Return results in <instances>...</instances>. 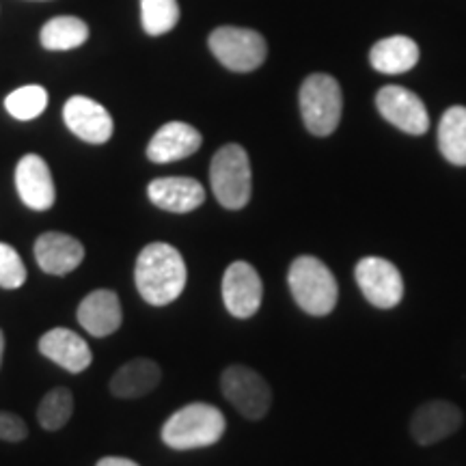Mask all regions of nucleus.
Wrapping results in <instances>:
<instances>
[{
  "instance_id": "1",
  "label": "nucleus",
  "mask_w": 466,
  "mask_h": 466,
  "mask_svg": "<svg viewBox=\"0 0 466 466\" xmlns=\"http://www.w3.org/2000/svg\"><path fill=\"white\" fill-rule=\"evenodd\" d=\"M186 264L182 253L167 242H151L141 250L134 268V281L145 302L165 307L177 300L186 288Z\"/></svg>"
},
{
  "instance_id": "2",
  "label": "nucleus",
  "mask_w": 466,
  "mask_h": 466,
  "mask_svg": "<svg viewBox=\"0 0 466 466\" xmlns=\"http://www.w3.org/2000/svg\"><path fill=\"white\" fill-rule=\"evenodd\" d=\"M227 430L225 415L212 404H188L179 408L162 425V441L171 450L188 451L209 447L223 439Z\"/></svg>"
},
{
  "instance_id": "3",
  "label": "nucleus",
  "mask_w": 466,
  "mask_h": 466,
  "mask_svg": "<svg viewBox=\"0 0 466 466\" xmlns=\"http://www.w3.org/2000/svg\"><path fill=\"white\" fill-rule=\"evenodd\" d=\"M289 291L309 316H329L339 299V285L329 266L311 255H300L291 261L288 272Z\"/></svg>"
},
{
  "instance_id": "4",
  "label": "nucleus",
  "mask_w": 466,
  "mask_h": 466,
  "mask_svg": "<svg viewBox=\"0 0 466 466\" xmlns=\"http://www.w3.org/2000/svg\"><path fill=\"white\" fill-rule=\"evenodd\" d=\"M209 184L217 201L227 209H242L253 192L248 154L242 145L229 143L220 147L209 167Z\"/></svg>"
},
{
  "instance_id": "5",
  "label": "nucleus",
  "mask_w": 466,
  "mask_h": 466,
  "mask_svg": "<svg viewBox=\"0 0 466 466\" xmlns=\"http://www.w3.org/2000/svg\"><path fill=\"white\" fill-rule=\"evenodd\" d=\"M300 115L305 127L316 137H329L337 130L341 121L343 96L341 86L333 76L311 74L302 83L300 93Z\"/></svg>"
},
{
  "instance_id": "6",
  "label": "nucleus",
  "mask_w": 466,
  "mask_h": 466,
  "mask_svg": "<svg viewBox=\"0 0 466 466\" xmlns=\"http://www.w3.org/2000/svg\"><path fill=\"white\" fill-rule=\"evenodd\" d=\"M209 50L220 66L238 74H248L266 61L268 46L258 31L238 26H220L208 39Z\"/></svg>"
},
{
  "instance_id": "7",
  "label": "nucleus",
  "mask_w": 466,
  "mask_h": 466,
  "mask_svg": "<svg viewBox=\"0 0 466 466\" xmlns=\"http://www.w3.org/2000/svg\"><path fill=\"white\" fill-rule=\"evenodd\" d=\"M220 391L229 404L250 421H259L268 415L272 404V391L266 378L247 365L227 367L220 376Z\"/></svg>"
},
{
  "instance_id": "8",
  "label": "nucleus",
  "mask_w": 466,
  "mask_h": 466,
  "mask_svg": "<svg viewBox=\"0 0 466 466\" xmlns=\"http://www.w3.org/2000/svg\"><path fill=\"white\" fill-rule=\"evenodd\" d=\"M360 291L378 309H393L404 296V281L391 261L382 258H363L354 270Z\"/></svg>"
},
{
  "instance_id": "9",
  "label": "nucleus",
  "mask_w": 466,
  "mask_h": 466,
  "mask_svg": "<svg viewBox=\"0 0 466 466\" xmlns=\"http://www.w3.org/2000/svg\"><path fill=\"white\" fill-rule=\"evenodd\" d=\"M376 106L384 119L401 132L412 134V137H421V134L428 132V108H425L421 97L404 89V86H382L376 96Z\"/></svg>"
},
{
  "instance_id": "10",
  "label": "nucleus",
  "mask_w": 466,
  "mask_h": 466,
  "mask_svg": "<svg viewBox=\"0 0 466 466\" xmlns=\"http://www.w3.org/2000/svg\"><path fill=\"white\" fill-rule=\"evenodd\" d=\"M264 285L259 272L248 261H233L223 277V300L227 311L238 319H248L259 311Z\"/></svg>"
},
{
  "instance_id": "11",
  "label": "nucleus",
  "mask_w": 466,
  "mask_h": 466,
  "mask_svg": "<svg viewBox=\"0 0 466 466\" xmlns=\"http://www.w3.org/2000/svg\"><path fill=\"white\" fill-rule=\"evenodd\" d=\"M462 410L445 400H432L419 406L410 419V434L419 445H434L462 428Z\"/></svg>"
},
{
  "instance_id": "12",
  "label": "nucleus",
  "mask_w": 466,
  "mask_h": 466,
  "mask_svg": "<svg viewBox=\"0 0 466 466\" xmlns=\"http://www.w3.org/2000/svg\"><path fill=\"white\" fill-rule=\"evenodd\" d=\"M63 119L76 137L91 145L106 143L115 130L108 110L85 96L69 97L63 106Z\"/></svg>"
},
{
  "instance_id": "13",
  "label": "nucleus",
  "mask_w": 466,
  "mask_h": 466,
  "mask_svg": "<svg viewBox=\"0 0 466 466\" xmlns=\"http://www.w3.org/2000/svg\"><path fill=\"white\" fill-rule=\"evenodd\" d=\"M15 188L22 203L35 212H46L55 206L56 190L50 167L37 154H26L15 167Z\"/></svg>"
},
{
  "instance_id": "14",
  "label": "nucleus",
  "mask_w": 466,
  "mask_h": 466,
  "mask_svg": "<svg viewBox=\"0 0 466 466\" xmlns=\"http://www.w3.org/2000/svg\"><path fill=\"white\" fill-rule=\"evenodd\" d=\"M35 259L48 275L63 277L76 270L85 259L83 242L58 231L42 233L35 242Z\"/></svg>"
},
{
  "instance_id": "15",
  "label": "nucleus",
  "mask_w": 466,
  "mask_h": 466,
  "mask_svg": "<svg viewBox=\"0 0 466 466\" xmlns=\"http://www.w3.org/2000/svg\"><path fill=\"white\" fill-rule=\"evenodd\" d=\"M203 138L197 127H192L184 121H168L151 137L147 145V158L156 165H168L188 158L201 147Z\"/></svg>"
},
{
  "instance_id": "16",
  "label": "nucleus",
  "mask_w": 466,
  "mask_h": 466,
  "mask_svg": "<svg viewBox=\"0 0 466 466\" xmlns=\"http://www.w3.org/2000/svg\"><path fill=\"white\" fill-rule=\"evenodd\" d=\"M149 201L173 214H186L203 206L206 188L195 177H160L147 186Z\"/></svg>"
},
{
  "instance_id": "17",
  "label": "nucleus",
  "mask_w": 466,
  "mask_h": 466,
  "mask_svg": "<svg viewBox=\"0 0 466 466\" xmlns=\"http://www.w3.org/2000/svg\"><path fill=\"white\" fill-rule=\"evenodd\" d=\"M39 352L69 374H80L93 360L89 343L69 329H52L44 333L39 339Z\"/></svg>"
},
{
  "instance_id": "18",
  "label": "nucleus",
  "mask_w": 466,
  "mask_h": 466,
  "mask_svg": "<svg viewBox=\"0 0 466 466\" xmlns=\"http://www.w3.org/2000/svg\"><path fill=\"white\" fill-rule=\"evenodd\" d=\"M124 322L119 296L110 289H96L78 305V324L93 337H108Z\"/></svg>"
},
{
  "instance_id": "19",
  "label": "nucleus",
  "mask_w": 466,
  "mask_h": 466,
  "mask_svg": "<svg viewBox=\"0 0 466 466\" xmlns=\"http://www.w3.org/2000/svg\"><path fill=\"white\" fill-rule=\"evenodd\" d=\"M160 365L151 359H132L110 378V393L121 400H137L160 384Z\"/></svg>"
},
{
  "instance_id": "20",
  "label": "nucleus",
  "mask_w": 466,
  "mask_h": 466,
  "mask_svg": "<svg viewBox=\"0 0 466 466\" xmlns=\"http://www.w3.org/2000/svg\"><path fill=\"white\" fill-rule=\"evenodd\" d=\"M370 63L380 74H406L419 63V46L406 35H393V37L380 39L370 50Z\"/></svg>"
},
{
  "instance_id": "21",
  "label": "nucleus",
  "mask_w": 466,
  "mask_h": 466,
  "mask_svg": "<svg viewBox=\"0 0 466 466\" xmlns=\"http://www.w3.org/2000/svg\"><path fill=\"white\" fill-rule=\"evenodd\" d=\"M439 149L447 162L466 167V106L445 110L439 124Z\"/></svg>"
},
{
  "instance_id": "22",
  "label": "nucleus",
  "mask_w": 466,
  "mask_h": 466,
  "mask_svg": "<svg viewBox=\"0 0 466 466\" xmlns=\"http://www.w3.org/2000/svg\"><path fill=\"white\" fill-rule=\"evenodd\" d=\"M39 39H42L46 50H74L80 48L89 39V26H86L85 20L76 15H56L46 22Z\"/></svg>"
},
{
  "instance_id": "23",
  "label": "nucleus",
  "mask_w": 466,
  "mask_h": 466,
  "mask_svg": "<svg viewBox=\"0 0 466 466\" xmlns=\"http://www.w3.org/2000/svg\"><path fill=\"white\" fill-rule=\"evenodd\" d=\"M48 106V91L39 85H26L5 97V108L17 121L37 119Z\"/></svg>"
},
{
  "instance_id": "24",
  "label": "nucleus",
  "mask_w": 466,
  "mask_h": 466,
  "mask_svg": "<svg viewBox=\"0 0 466 466\" xmlns=\"http://www.w3.org/2000/svg\"><path fill=\"white\" fill-rule=\"evenodd\" d=\"M179 22L177 0H141V25L151 37L173 31Z\"/></svg>"
},
{
  "instance_id": "25",
  "label": "nucleus",
  "mask_w": 466,
  "mask_h": 466,
  "mask_svg": "<svg viewBox=\"0 0 466 466\" xmlns=\"http://www.w3.org/2000/svg\"><path fill=\"white\" fill-rule=\"evenodd\" d=\"M74 412V395L66 387H56L44 395L42 404L37 408V419L44 430H61Z\"/></svg>"
},
{
  "instance_id": "26",
  "label": "nucleus",
  "mask_w": 466,
  "mask_h": 466,
  "mask_svg": "<svg viewBox=\"0 0 466 466\" xmlns=\"http://www.w3.org/2000/svg\"><path fill=\"white\" fill-rule=\"evenodd\" d=\"M26 281V268L17 250L9 244L0 242V288L17 289Z\"/></svg>"
},
{
  "instance_id": "27",
  "label": "nucleus",
  "mask_w": 466,
  "mask_h": 466,
  "mask_svg": "<svg viewBox=\"0 0 466 466\" xmlns=\"http://www.w3.org/2000/svg\"><path fill=\"white\" fill-rule=\"evenodd\" d=\"M28 436L26 423L22 421V417L14 415V412L0 410V441L7 442H20Z\"/></svg>"
},
{
  "instance_id": "28",
  "label": "nucleus",
  "mask_w": 466,
  "mask_h": 466,
  "mask_svg": "<svg viewBox=\"0 0 466 466\" xmlns=\"http://www.w3.org/2000/svg\"><path fill=\"white\" fill-rule=\"evenodd\" d=\"M97 466H138L134 460H127V458H116V456H108V458H102Z\"/></svg>"
},
{
  "instance_id": "29",
  "label": "nucleus",
  "mask_w": 466,
  "mask_h": 466,
  "mask_svg": "<svg viewBox=\"0 0 466 466\" xmlns=\"http://www.w3.org/2000/svg\"><path fill=\"white\" fill-rule=\"evenodd\" d=\"M3 352H5V335L0 330V363H3Z\"/></svg>"
}]
</instances>
